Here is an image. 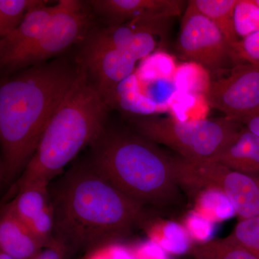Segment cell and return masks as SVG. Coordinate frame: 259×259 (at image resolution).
Listing matches in <instances>:
<instances>
[{
  "label": "cell",
  "instance_id": "obj_1",
  "mask_svg": "<svg viewBox=\"0 0 259 259\" xmlns=\"http://www.w3.org/2000/svg\"><path fill=\"white\" fill-rule=\"evenodd\" d=\"M81 72L54 60L24 69L0 88V182L10 188L25 171L44 131Z\"/></svg>",
  "mask_w": 259,
  "mask_h": 259
},
{
  "label": "cell",
  "instance_id": "obj_2",
  "mask_svg": "<svg viewBox=\"0 0 259 259\" xmlns=\"http://www.w3.org/2000/svg\"><path fill=\"white\" fill-rule=\"evenodd\" d=\"M49 192L54 238L71 255L117 243L147 219L142 204L122 193L90 163L71 168Z\"/></svg>",
  "mask_w": 259,
  "mask_h": 259
},
{
  "label": "cell",
  "instance_id": "obj_3",
  "mask_svg": "<svg viewBox=\"0 0 259 259\" xmlns=\"http://www.w3.org/2000/svg\"><path fill=\"white\" fill-rule=\"evenodd\" d=\"M109 107L82 68L40 140L25 171L8 189L5 202L32 185L49 186L65 166L106 127Z\"/></svg>",
  "mask_w": 259,
  "mask_h": 259
},
{
  "label": "cell",
  "instance_id": "obj_4",
  "mask_svg": "<svg viewBox=\"0 0 259 259\" xmlns=\"http://www.w3.org/2000/svg\"><path fill=\"white\" fill-rule=\"evenodd\" d=\"M89 163L139 204L168 205L180 194L175 158L137 133L108 129L91 145Z\"/></svg>",
  "mask_w": 259,
  "mask_h": 259
},
{
  "label": "cell",
  "instance_id": "obj_5",
  "mask_svg": "<svg viewBox=\"0 0 259 259\" xmlns=\"http://www.w3.org/2000/svg\"><path fill=\"white\" fill-rule=\"evenodd\" d=\"M131 123L137 134L191 161L214 159L241 131L238 123L226 118L182 121L144 116L135 117Z\"/></svg>",
  "mask_w": 259,
  "mask_h": 259
},
{
  "label": "cell",
  "instance_id": "obj_6",
  "mask_svg": "<svg viewBox=\"0 0 259 259\" xmlns=\"http://www.w3.org/2000/svg\"><path fill=\"white\" fill-rule=\"evenodd\" d=\"M181 187L194 190L214 189L226 194L241 220L259 215V179L235 171L212 160L175 158Z\"/></svg>",
  "mask_w": 259,
  "mask_h": 259
},
{
  "label": "cell",
  "instance_id": "obj_7",
  "mask_svg": "<svg viewBox=\"0 0 259 259\" xmlns=\"http://www.w3.org/2000/svg\"><path fill=\"white\" fill-rule=\"evenodd\" d=\"M59 3V10L41 35L1 65L2 69L6 72H15L47 62L83 37L90 21L83 3L77 0H61Z\"/></svg>",
  "mask_w": 259,
  "mask_h": 259
},
{
  "label": "cell",
  "instance_id": "obj_8",
  "mask_svg": "<svg viewBox=\"0 0 259 259\" xmlns=\"http://www.w3.org/2000/svg\"><path fill=\"white\" fill-rule=\"evenodd\" d=\"M181 55L189 62L200 65L218 74L234 64L231 48L218 27L188 2L179 37Z\"/></svg>",
  "mask_w": 259,
  "mask_h": 259
},
{
  "label": "cell",
  "instance_id": "obj_9",
  "mask_svg": "<svg viewBox=\"0 0 259 259\" xmlns=\"http://www.w3.org/2000/svg\"><path fill=\"white\" fill-rule=\"evenodd\" d=\"M205 100L227 120L242 123L259 112V68L246 63L236 65L227 77L211 81Z\"/></svg>",
  "mask_w": 259,
  "mask_h": 259
},
{
  "label": "cell",
  "instance_id": "obj_10",
  "mask_svg": "<svg viewBox=\"0 0 259 259\" xmlns=\"http://www.w3.org/2000/svg\"><path fill=\"white\" fill-rule=\"evenodd\" d=\"M168 20L144 17L115 27L100 29L88 37L86 44L95 47H108L142 61L153 54L157 42L155 35H160Z\"/></svg>",
  "mask_w": 259,
  "mask_h": 259
},
{
  "label": "cell",
  "instance_id": "obj_11",
  "mask_svg": "<svg viewBox=\"0 0 259 259\" xmlns=\"http://www.w3.org/2000/svg\"><path fill=\"white\" fill-rule=\"evenodd\" d=\"M137 61L117 49L85 44L80 66L105 100L119 83L134 74Z\"/></svg>",
  "mask_w": 259,
  "mask_h": 259
},
{
  "label": "cell",
  "instance_id": "obj_12",
  "mask_svg": "<svg viewBox=\"0 0 259 259\" xmlns=\"http://www.w3.org/2000/svg\"><path fill=\"white\" fill-rule=\"evenodd\" d=\"M185 2L178 0H93L92 8L115 27L146 16L170 18L180 15Z\"/></svg>",
  "mask_w": 259,
  "mask_h": 259
},
{
  "label": "cell",
  "instance_id": "obj_13",
  "mask_svg": "<svg viewBox=\"0 0 259 259\" xmlns=\"http://www.w3.org/2000/svg\"><path fill=\"white\" fill-rule=\"evenodd\" d=\"M47 2L40 1L30 8L22 23L14 31L0 40V64L17 55L35 41L47 28L53 16L59 8V3L47 6Z\"/></svg>",
  "mask_w": 259,
  "mask_h": 259
},
{
  "label": "cell",
  "instance_id": "obj_14",
  "mask_svg": "<svg viewBox=\"0 0 259 259\" xmlns=\"http://www.w3.org/2000/svg\"><path fill=\"white\" fill-rule=\"evenodd\" d=\"M0 248L1 252L13 259H34L44 248L27 226L3 205L0 219Z\"/></svg>",
  "mask_w": 259,
  "mask_h": 259
},
{
  "label": "cell",
  "instance_id": "obj_15",
  "mask_svg": "<svg viewBox=\"0 0 259 259\" xmlns=\"http://www.w3.org/2000/svg\"><path fill=\"white\" fill-rule=\"evenodd\" d=\"M212 161L259 179V136L242 128Z\"/></svg>",
  "mask_w": 259,
  "mask_h": 259
},
{
  "label": "cell",
  "instance_id": "obj_16",
  "mask_svg": "<svg viewBox=\"0 0 259 259\" xmlns=\"http://www.w3.org/2000/svg\"><path fill=\"white\" fill-rule=\"evenodd\" d=\"M105 100L109 108L113 107L143 117L164 112L159 105L145 95L135 73L119 83L112 93L105 97Z\"/></svg>",
  "mask_w": 259,
  "mask_h": 259
},
{
  "label": "cell",
  "instance_id": "obj_17",
  "mask_svg": "<svg viewBox=\"0 0 259 259\" xmlns=\"http://www.w3.org/2000/svg\"><path fill=\"white\" fill-rule=\"evenodd\" d=\"M49 187L44 185L30 186L19 192L4 205L27 226L52 204Z\"/></svg>",
  "mask_w": 259,
  "mask_h": 259
},
{
  "label": "cell",
  "instance_id": "obj_18",
  "mask_svg": "<svg viewBox=\"0 0 259 259\" xmlns=\"http://www.w3.org/2000/svg\"><path fill=\"white\" fill-rule=\"evenodd\" d=\"M192 3L199 13L218 27L233 50L240 41L233 22V13L238 0H192Z\"/></svg>",
  "mask_w": 259,
  "mask_h": 259
},
{
  "label": "cell",
  "instance_id": "obj_19",
  "mask_svg": "<svg viewBox=\"0 0 259 259\" xmlns=\"http://www.w3.org/2000/svg\"><path fill=\"white\" fill-rule=\"evenodd\" d=\"M177 66L171 55L157 51L143 59L135 74L140 82L144 84L174 82Z\"/></svg>",
  "mask_w": 259,
  "mask_h": 259
},
{
  "label": "cell",
  "instance_id": "obj_20",
  "mask_svg": "<svg viewBox=\"0 0 259 259\" xmlns=\"http://www.w3.org/2000/svg\"><path fill=\"white\" fill-rule=\"evenodd\" d=\"M142 226L151 241L163 250L179 253L190 249L188 235L176 223L160 221L150 222L146 219Z\"/></svg>",
  "mask_w": 259,
  "mask_h": 259
},
{
  "label": "cell",
  "instance_id": "obj_21",
  "mask_svg": "<svg viewBox=\"0 0 259 259\" xmlns=\"http://www.w3.org/2000/svg\"><path fill=\"white\" fill-rule=\"evenodd\" d=\"M211 81L207 70L200 65L189 61L178 65L174 79L177 94L191 96L205 97Z\"/></svg>",
  "mask_w": 259,
  "mask_h": 259
},
{
  "label": "cell",
  "instance_id": "obj_22",
  "mask_svg": "<svg viewBox=\"0 0 259 259\" xmlns=\"http://www.w3.org/2000/svg\"><path fill=\"white\" fill-rule=\"evenodd\" d=\"M194 259H259L248 250L227 241L212 240L194 245L189 250Z\"/></svg>",
  "mask_w": 259,
  "mask_h": 259
},
{
  "label": "cell",
  "instance_id": "obj_23",
  "mask_svg": "<svg viewBox=\"0 0 259 259\" xmlns=\"http://www.w3.org/2000/svg\"><path fill=\"white\" fill-rule=\"evenodd\" d=\"M199 194L197 212L209 221H223L236 214L231 201L221 191L207 189Z\"/></svg>",
  "mask_w": 259,
  "mask_h": 259
},
{
  "label": "cell",
  "instance_id": "obj_24",
  "mask_svg": "<svg viewBox=\"0 0 259 259\" xmlns=\"http://www.w3.org/2000/svg\"><path fill=\"white\" fill-rule=\"evenodd\" d=\"M39 0H0V36L9 35L18 28L29 10Z\"/></svg>",
  "mask_w": 259,
  "mask_h": 259
},
{
  "label": "cell",
  "instance_id": "obj_25",
  "mask_svg": "<svg viewBox=\"0 0 259 259\" xmlns=\"http://www.w3.org/2000/svg\"><path fill=\"white\" fill-rule=\"evenodd\" d=\"M233 22L240 40L259 31V7L254 0H238L233 13Z\"/></svg>",
  "mask_w": 259,
  "mask_h": 259
},
{
  "label": "cell",
  "instance_id": "obj_26",
  "mask_svg": "<svg viewBox=\"0 0 259 259\" xmlns=\"http://www.w3.org/2000/svg\"><path fill=\"white\" fill-rule=\"evenodd\" d=\"M225 238L259 258V215L241 220L231 235Z\"/></svg>",
  "mask_w": 259,
  "mask_h": 259
},
{
  "label": "cell",
  "instance_id": "obj_27",
  "mask_svg": "<svg viewBox=\"0 0 259 259\" xmlns=\"http://www.w3.org/2000/svg\"><path fill=\"white\" fill-rule=\"evenodd\" d=\"M232 53L236 65L246 63L259 68V31L240 40Z\"/></svg>",
  "mask_w": 259,
  "mask_h": 259
},
{
  "label": "cell",
  "instance_id": "obj_28",
  "mask_svg": "<svg viewBox=\"0 0 259 259\" xmlns=\"http://www.w3.org/2000/svg\"><path fill=\"white\" fill-rule=\"evenodd\" d=\"M212 221L199 214L194 212L187 219V230L190 231L191 236L207 242L212 233Z\"/></svg>",
  "mask_w": 259,
  "mask_h": 259
},
{
  "label": "cell",
  "instance_id": "obj_29",
  "mask_svg": "<svg viewBox=\"0 0 259 259\" xmlns=\"http://www.w3.org/2000/svg\"><path fill=\"white\" fill-rule=\"evenodd\" d=\"M132 250L136 259H165L164 250L151 241L142 243Z\"/></svg>",
  "mask_w": 259,
  "mask_h": 259
},
{
  "label": "cell",
  "instance_id": "obj_30",
  "mask_svg": "<svg viewBox=\"0 0 259 259\" xmlns=\"http://www.w3.org/2000/svg\"><path fill=\"white\" fill-rule=\"evenodd\" d=\"M70 255L71 253L67 248L54 239L50 245L44 248L34 259H67Z\"/></svg>",
  "mask_w": 259,
  "mask_h": 259
},
{
  "label": "cell",
  "instance_id": "obj_31",
  "mask_svg": "<svg viewBox=\"0 0 259 259\" xmlns=\"http://www.w3.org/2000/svg\"><path fill=\"white\" fill-rule=\"evenodd\" d=\"M242 124H244L245 128L259 136V112L255 115L250 116L243 121Z\"/></svg>",
  "mask_w": 259,
  "mask_h": 259
},
{
  "label": "cell",
  "instance_id": "obj_32",
  "mask_svg": "<svg viewBox=\"0 0 259 259\" xmlns=\"http://www.w3.org/2000/svg\"><path fill=\"white\" fill-rule=\"evenodd\" d=\"M0 259H13L10 255H7L6 253L3 252H0Z\"/></svg>",
  "mask_w": 259,
  "mask_h": 259
},
{
  "label": "cell",
  "instance_id": "obj_33",
  "mask_svg": "<svg viewBox=\"0 0 259 259\" xmlns=\"http://www.w3.org/2000/svg\"><path fill=\"white\" fill-rule=\"evenodd\" d=\"M255 3H256L257 5L259 7V0H254Z\"/></svg>",
  "mask_w": 259,
  "mask_h": 259
}]
</instances>
